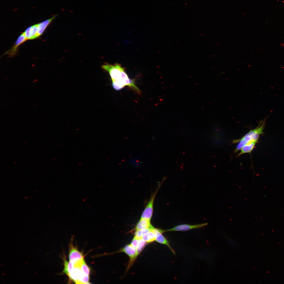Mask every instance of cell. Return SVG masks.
<instances>
[{
	"instance_id": "6da1fadb",
	"label": "cell",
	"mask_w": 284,
	"mask_h": 284,
	"mask_svg": "<svg viewBox=\"0 0 284 284\" xmlns=\"http://www.w3.org/2000/svg\"><path fill=\"white\" fill-rule=\"evenodd\" d=\"M102 68L109 73L112 80V86L115 90H119L128 86L138 92H139L134 80L129 78L124 68L120 64L116 63L113 65L105 63L102 65Z\"/></svg>"
},
{
	"instance_id": "7a4b0ae2",
	"label": "cell",
	"mask_w": 284,
	"mask_h": 284,
	"mask_svg": "<svg viewBox=\"0 0 284 284\" xmlns=\"http://www.w3.org/2000/svg\"><path fill=\"white\" fill-rule=\"evenodd\" d=\"M265 119L261 120L258 125L254 129L250 130L249 131L240 139L234 140L233 143H239L234 152L236 153L240 150L242 146L246 144L251 142H257L260 135L263 134L265 123Z\"/></svg>"
},
{
	"instance_id": "3957f363",
	"label": "cell",
	"mask_w": 284,
	"mask_h": 284,
	"mask_svg": "<svg viewBox=\"0 0 284 284\" xmlns=\"http://www.w3.org/2000/svg\"><path fill=\"white\" fill-rule=\"evenodd\" d=\"M161 185V184H160L158 186L148 202L141 214L140 218L145 219L150 221L153 212L154 199Z\"/></svg>"
},
{
	"instance_id": "277c9868",
	"label": "cell",
	"mask_w": 284,
	"mask_h": 284,
	"mask_svg": "<svg viewBox=\"0 0 284 284\" xmlns=\"http://www.w3.org/2000/svg\"><path fill=\"white\" fill-rule=\"evenodd\" d=\"M125 253L130 258V260L127 267V270L132 265L135 259L138 256L136 249L133 247L130 244H128L125 246L120 250L117 252Z\"/></svg>"
},
{
	"instance_id": "5b68a950",
	"label": "cell",
	"mask_w": 284,
	"mask_h": 284,
	"mask_svg": "<svg viewBox=\"0 0 284 284\" xmlns=\"http://www.w3.org/2000/svg\"><path fill=\"white\" fill-rule=\"evenodd\" d=\"M207 225V223H204L196 225L183 224L176 226L171 229L165 230L164 231L165 232L170 231H184L193 229L201 228Z\"/></svg>"
},
{
	"instance_id": "8992f818",
	"label": "cell",
	"mask_w": 284,
	"mask_h": 284,
	"mask_svg": "<svg viewBox=\"0 0 284 284\" xmlns=\"http://www.w3.org/2000/svg\"><path fill=\"white\" fill-rule=\"evenodd\" d=\"M155 235V241L159 243L167 246L174 253L175 252L170 245L168 241L163 236L162 234L164 232V230L155 228L153 226L151 228Z\"/></svg>"
},
{
	"instance_id": "52a82bcc",
	"label": "cell",
	"mask_w": 284,
	"mask_h": 284,
	"mask_svg": "<svg viewBox=\"0 0 284 284\" xmlns=\"http://www.w3.org/2000/svg\"><path fill=\"white\" fill-rule=\"evenodd\" d=\"M84 258L82 253L79 251L72 244H70L69 254V261L77 260Z\"/></svg>"
},
{
	"instance_id": "ba28073f",
	"label": "cell",
	"mask_w": 284,
	"mask_h": 284,
	"mask_svg": "<svg viewBox=\"0 0 284 284\" xmlns=\"http://www.w3.org/2000/svg\"><path fill=\"white\" fill-rule=\"evenodd\" d=\"M150 221L146 219L140 218L137 223L134 230L136 231L151 229L153 226L151 225Z\"/></svg>"
},
{
	"instance_id": "9c48e42d",
	"label": "cell",
	"mask_w": 284,
	"mask_h": 284,
	"mask_svg": "<svg viewBox=\"0 0 284 284\" xmlns=\"http://www.w3.org/2000/svg\"><path fill=\"white\" fill-rule=\"evenodd\" d=\"M27 40L24 32L19 36L13 46L7 52V53L10 55L14 54L16 52L18 46Z\"/></svg>"
},
{
	"instance_id": "30bf717a",
	"label": "cell",
	"mask_w": 284,
	"mask_h": 284,
	"mask_svg": "<svg viewBox=\"0 0 284 284\" xmlns=\"http://www.w3.org/2000/svg\"><path fill=\"white\" fill-rule=\"evenodd\" d=\"M57 16V15H55L49 19L37 24V35L38 37L43 34L48 26Z\"/></svg>"
},
{
	"instance_id": "8fae6325",
	"label": "cell",
	"mask_w": 284,
	"mask_h": 284,
	"mask_svg": "<svg viewBox=\"0 0 284 284\" xmlns=\"http://www.w3.org/2000/svg\"><path fill=\"white\" fill-rule=\"evenodd\" d=\"M256 142H250L243 146L240 149V152L238 156L246 153H250L254 149Z\"/></svg>"
},
{
	"instance_id": "7c38bea8",
	"label": "cell",
	"mask_w": 284,
	"mask_h": 284,
	"mask_svg": "<svg viewBox=\"0 0 284 284\" xmlns=\"http://www.w3.org/2000/svg\"><path fill=\"white\" fill-rule=\"evenodd\" d=\"M63 261L64 268L62 272L68 276L74 267L75 261L74 260L68 262L65 258H64Z\"/></svg>"
},
{
	"instance_id": "4fadbf2b",
	"label": "cell",
	"mask_w": 284,
	"mask_h": 284,
	"mask_svg": "<svg viewBox=\"0 0 284 284\" xmlns=\"http://www.w3.org/2000/svg\"><path fill=\"white\" fill-rule=\"evenodd\" d=\"M142 239L147 243L152 242L155 241V235L151 229L150 231L143 236Z\"/></svg>"
},
{
	"instance_id": "5bb4252c",
	"label": "cell",
	"mask_w": 284,
	"mask_h": 284,
	"mask_svg": "<svg viewBox=\"0 0 284 284\" xmlns=\"http://www.w3.org/2000/svg\"><path fill=\"white\" fill-rule=\"evenodd\" d=\"M89 276L87 275L81 271L78 279L75 282L76 284H88L89 282Z\"/></svg>"
},
{
	"instance_id": "9a60e30c",
	"label": "cell",
	"mask_w": 284,
	"mask_h": 284,
	"mask_svg": "<svg viewBox=\"0 0 284 284\" xmlns=\"http://www.w3.org/2000/svg\"><path fill=\"white\" fill-rule=\"evenodd\" d=\"M151 230V229L135 231L134 234V237L138 239H141L145 234L150 231Z\"/></svg>"
},
{
	"instance_id": "2e32d148",
	"label": "cell",
	"mask_w": 284,
	"mask_h": 284,
	"mask_svg": "<svg viewBox=\"0 0 284 284\" xmlns=\"http://www.w3.org/2000/svg\"><path fill=\"white\" fill-rule=\"evenodd\" d=\"M147 243H148L142 239H139V243L136 249L138 256L143 250Z\"/></svg>"
},
{
	"instance_id": "e0dca14e",
	"label": "cell",
	"mask_w": 284,
	"mask_h": 284,
	"mask_svg": "<svg viewBox=\"0 0 284 284\" xmlns=\"http://www.w3.org/2000/svg\"><path fill=\"white\" fill-rule=\"evenodd\" d=\"M38 24H36L32 26L29 39H33L37 38V27Z\"/></svg>"
},
{
	"instance_id": "ac0fdd59",
	"label": "cell",
	"mask_w": 284,
	"mask_h": 284,
	"mask_svg": "<svg viewBox=\"0 0 284 284\" xmlns=\"http://www.w3.org/2000/svg\"><path fill=\"white\" fill-rule=\"evenodd\" d=\"M81 271L83 273L89 276L90 273V269L84 260L83 261L81 266Z\"/></svg>"
},
{
	"instance_id": "d6986e66",
	"label": "cell",
	"mask_w": 284,
	"mask_h": 284,
	"mask_svg": "<svg viewBox=\"0 0 284 284\" xmlns=\"http://www.w3.org/2000/svg\"><path fill=\"white\" fill-rule=\"evenodd\" d=\"M139 243V239L134 237L130 244L136 249L137 248Z\"/></svg>"
},
{
	"instance_id": "ffe728a7",
	"label": "cell",
	"mask_w": 284,
	"mask_h": 284,
	"mask_svg": "<svg viewBox=\"0 0 284 284\" xmlns=\"http://www.w3.org/2000/svg\"><path fill=\"white\" fill-rule=\"evenodd\" d=\"M32 26L29 27L24 32L25 36L27 39H29L30 36Z\"/></svg>"
},
{
	"instance_id": "44dd1931",
	"label": "cell",
	"mask_w": 284,
	"mask_h": 284,
	"mask_svg": "<svg viewBox=\"0 0 284 284\" xmlns=\"http://www.w3.org/2000/svg\"><path fill=\"white\" fill-rule=\"evenodd\" d=\"M227 240L229 243L231 245L235 246H236V244L234 241L230 239H227Z\"/></svg>"
}]
</instances>
